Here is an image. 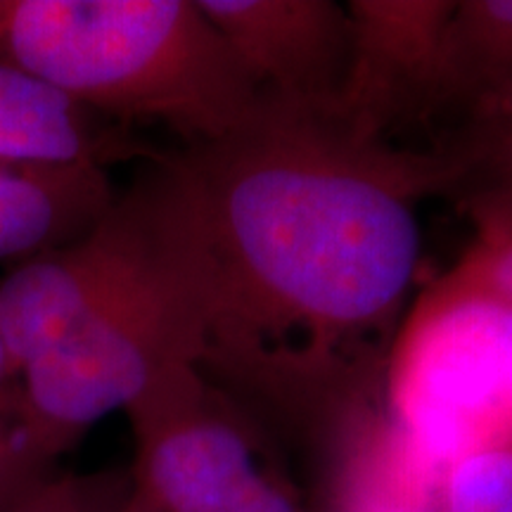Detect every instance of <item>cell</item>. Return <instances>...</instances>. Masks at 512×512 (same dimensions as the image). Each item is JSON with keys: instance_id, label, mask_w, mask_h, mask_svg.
<instances>
[{"instance_id": "cell-16", "label": "cell", "mask_w": 512, "mask_h": 512, "mask_svg": "<svg viewBox=\"0 0 512 512\" xmlns=\"http://www.w3.org/2000/svg\"><path fill=\"white\" fill-rule=\"evenodd\" d=\"M121 512H159V510L152 508V505L147 503L136 489H133L131 496L126 498V503H124V508H121Z\"/></svg>"}, {"instance_id": "cell-11", "label": "cell", "mask_w": 512, "mask_h": 512, "mask_svg": "<svg viewBox=\"0 0 512 512\" xmlns=\"http://www.w3.org/2000/svg\"><path fill=\"white\" fill-rule=\"evenodd\" d=\"M460 197L475 238L456 268L512 309V181L467 185Z\"/></svg>"}, {"instance_id": "cell-3", "label": "cell", "mask_w": 512, "mask_h": 512, "mask_svg": "<svg viewBox=\"0 0 512 512\" xmlns=\"http://www.w3.org/2000/svg\"><path fill=\"white\" fill-rule=\"evenodd\" d=\"M133 183L145 211L136 252L19 375L31 432L55 465L95 422L126 411L169 370L197 363L200 320L155 178L145 166Z\"/></svg>"}, {"instance_id": "cell-12", "label": "cell", "mask_w": 512, "mask_h": 512, "mask_svg": "<svg viewBox=\"0 0 512 512\" xmlns=\"http://www.w3.org/2000/svg\"><path fill=\"white\" fill-rule=\"evenodd\" d=\"M57 472L36 444L27 413V396L12 375L8 349L0 337V512Z\"/></svg>"}, {"instance_id": "cell-5", "label": "cell", "mask_w": 512, "mask_h": 512, "mask_svg": "<svg viewBox=\"0 0 512 512\" xmlns=\"http://www.w3.org/2000/svg\"><path fill=\"white\" fill-rule=\"evenodd\" d=\"M133 489L159 512H302L256 441L247 408L185 363L126 406Z\"/></svg>"}, {"instance_id": "cell-8", "label": "cell", "mask_w": 512, "mask_h": 512, "mask_svg": "<svg viewBox=\"0 0 512 512\" xmlns=\"http://www.w3.org/2000/svg\"><path fill=\"white\" fill-rule=\"evenodd\" d=\"M114 202L105 166L0 159V264L15 268L72 245Z\"/></svg>"}, {"instance_id": "cell-15", "label": "cell", "mask_w": 512, "mask_h": 512, "mask_svg": "<svg viewBox=\"0 0 512 512\" xmlns=\"http://www.w3.org/2000/svg\"><path fill=\"white\" fill-rule=\"evenodd\" d=\"M482 166L489 181H512V98L484 121Z\"/></svg>"}, {"instance_id": "cell-14", "label": "cell", "mask_w": 512, "mask_h": 512, "mask_svg": "<svg viewBox=\"0 0 512 512\" xmlns=\"http://www.w3.org/2000/svg\"><path fill=\"white\" fill-rule=\"evenodd\" d=\"M131 491V472L72 475L57 470L3 512H121Z\"/></svg>"}, {"instance_id": "cell-10", "label": "cell", "mask_w": 512, "mask_h": 512, "mask_svg": "<svg viewBox=\"0 0 512 512\" xmlns=\"http://www.w3.org/2000/svg\"><path fill=\"white\" fill-rule=\"evenodd\" d=\"M505 98H512V0H453L437 114L467 121Z\"/></svg>"}, {"instance_id": "cell-7", "label": "cell", "mask_w": 512, "mask_h": 512, "mask_svg": "<svg viewBox=\"0 0 512 512\" xmlns=\"http://www.w3.org/2000/svg\"><path fill=\"white\" fill-rule=\"evenodd\" d=\"M354 50L332 124L366 143H389L408 121L434 117L441 46L453 0H351Z\"/></svg>"}, {"instance_id": "cell-1", "label": "cell", "mask_w": 512, "mask_h": 512, "mask_svg": "<svg viewBox=\"0 0 512 512\" xmlns=\"http://www.w3.org/2000/svg\"><path fill=\"white\" fill-rule=\"evenodd\" d=\"M150 169L211 384L294 420L347 418L382 387L420 266V204L463 188L456 152L366 143L273 107Z\"/></svg>"}, {"instance_id": "cell-2", "label": "cell", "mask_w": 512, "mask_h": 512, "mask_svg": "<svg viewBox=\"0 0 512 512\" xmlns=\"http://www.w3.org/2000/svg\"><path fill=\"white\" fill-rule=\"evenodd\" d=\"M0 62L121 126L197 147L271 105L197 0H0Z\"/></svg>"}, {"instance_id": "cell-13", "label": "cell", "mask_w": 512, "mask_h": 512, "mask_svg": "<svg viewBox=\"0 0 512 512\" xmlns=\"http://www.w3.org/2000/svg\"><path fill=\"white\" fill-rule=\"evenodd\" d=\"M439 512H512V448L467 453L448 467Z\"/></svg>"}, {"instance_id": "cell-9", "label": "cell", "mask_w": 512, "mask_h": 512, "mask_svg": "<svg viewBox=\"0 0 512 512\" xmlns=\"http://www.w3.org/2000/svg\"><path fill=\"white\" fill-rule=\"evenodd\" d=\"M162 155L133 133L95 114L48 83L0 62V159L55 164H112Z\"/></svg>"}, {"instance_id": "cell-4", "label": "cell", "mask_w": 512, "mask_h": 512, "mask_svg": "<svg viewBox=\"0 0 512 512\" xmlns=\"http://www.w3.org/2000/svg\"><path fill=\"white\" fill-rule=\"evenodd\" d=\"M387 418L434 475L512 448V309L456 266L403 313L384 363Z\"/></svg>"}, {"instance_id": "cell-6", "label": "cell", "mask_w": 512, "mask_h": 512, "mask_svg": "<svg viewBox=\"0 0 512 512\" xmlns=\"http://www.w3.org/2000/svg\"><path fill=\"white\" fill-rule=\"evenodd\" d=\"M254 86L278 110L335 121L354 50L337 0H197Z\"/></svg>"}]
</instances>
